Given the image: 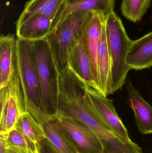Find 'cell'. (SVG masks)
I'll use <instances>...</instances> for the list:
<instances>
[{"label":"cell","mask_w":152,"mask_h":153,"mask_svg":"<svg viewBox=\"0 0 152 153\" xmlns=\"http://www.w3.org/2000/svg\"><path fill=\"white\" fill-rule=\"evenodd\" d=\"M14 128L27 136L38 146L46 138L42 125L28 111L20 116Z\"/></svg>","instance_id":"cell-18"},{"label":"cell","mask_w":152,"mask_h":153,"mask_svg":"<svg viewBox=\"0 0 152 153\" xmlns=\"http://www.w3.org/2000/svg\"><path fill=\"white\" fill-rule=\"evenodd\" d=\"M105 35L111 61V71L108 94L120 90L126 84L131 69L126 63L131 40L120 18L114 11L105 17Z\"/></svg>","instance_id":"cell-1"},{"label":"cell","mask_w":152,"mask_h":153,"mask_svg":"<svg viewBox=\"0 0 152 153\" xmlns=\"http://www.w3.org/2000/svg\"><path fill=\"white\" fill-rule=\"evenodd\" d=\"M31 42L19 39H17L16 65L26 110L37 120L46 113L43 111L39 83L31 57Z\"/></svg>","instance_id":"cell-4"},{"label":"cell","mask_w":152,"mask_h":153,"mask_svg":"<svg viewBox=\"0 0 152 153\" xmlns=\"http://www.w3.org/2000/svg\"><path fill=\"white\" fill-rule=\"evenodd\" d=\"M125 84L139 131L143 134H152V105L142 98L129 79Z\"/></svg>","instance_id":"cell-10"},{"label":"cell","mask_w":152,"mask_h":153,"mask_svg":"<svg viewBox=\"0 0 152 153\" xmlns=\"http://www.w3.org/2000/svg\"><path fill=\"white\" fill-rule=\"evenodd\" d=\"M16 26L18 39L34 41L47 37L51 31L52 21L46 15L36 14Z\"/></svg>","instance_id":"cell-11"},{"label":"cell","mask_w":152,"mask_h":153,"mask_svg":"<svg viewBox=\"0 0 152 153\" xmlns=\"http://www.w3.org/2000/svg\"><path fill=\"white\" fill-rule=\"evenodd\" d=\"M115 4V0H67L56 26L65 17L74 13L92 11L107 16L114 11Z\"/></svg>","instance_id":"cell-16"},{"label":"cell","mask_w":152,"mask_h":153,"mask_svg":"<svg viewBox=\"0 0 152 153\" xmlns=\"http://www.w3.org/2000/svg\"><path fill=\"white\" fill-rule=\"evenodd\" d=\"M87 98L92 109L114 132L126 139L131 140L126 128L115 109L113 100L88 86L87 88Z\"/></svg>","instance_id":"cell-6"},{"label":"cell","mask_w":152,"mask_h":153,"mask_svg":"<svg viewBox=\"0 0 152 153\" xmlns=\"http://www.w3.org/2000/svg\"><path fill=\"white\" fill-rule=\"evenodd\" d=\"M31 57L37 75L44 112L57 114L59 74L46 39L31 41Z\"/></svg>","instance_id":"cell-2"},{"label":"cell","mask_w":152,"mask_h":153,"mask_svg":"<svg viewBox=\"0 0 152 153\" xmlns=\"http://www.w3.org/2000/svg\"><path fill=\"white\" fill-rule=\"evenodd\" d=\"M93 12H79L69 14L57 24L45 39L59 74L68 68L70 52L81 39Z\"/></svg>","instance_id":"cell-3"},{"label":"cell","mask_w":152,"mask_h":153,"mask_svg":"<svg viewBox=\"0 0 152 153\" xmlns=\"http://www.w3.org/2000/svg\"><path fill=\"white\" fill-rule=\"evenodd\" d=\"M126 63L131 70L141 71L152 67V31L132 40Z\"/></svg>","instance_id":"cell-13"},{"label":"cell","mask_w":152,"mask_h":153,"mask_svg":"<svg viewBox=\"0 0 152 153\" xmlns=\"http://www.w3.org/2000/svg\"><path fill=\"white\" fill-rule=\"evenodd\" d=\"M97 65L99 74V92L107 97L110 76L111 61L105 35L104 23L98 45Z\"/></svg>","instance_id":"cell-17"},{"label":"cell","mask_w":152,"mask_h":153,"mask_svg":"<svg viewBox=\"0 0 152 153\" xmlns=\"http://www.w3.org/2000/svg\"><path fill=\"white\" fill-rule=\"evenodd\" d=\"M59 117L78 153H103V146L101 140L91 128L73 119Z\"/></svg>","instance_id":"cell-7"},{"label":"cell","mask_w":152,"mask_h":153,"mask_svg":"<svg viewBox=\"0 0 152 153\" xmlns=\"http://www.w3.org/2000/svg\"><path fill=\"white\" fill-rule=\"evenodd\" d=\"M66 2L67 0H30L26 3L16 25L34 14H43L52 21V31L58 23Z\"/></svg>","instance_id":"cell-12"},{"label":"cell","mask_w":152,"mask_h":153,"mask_svg":"<svg viewBox=\"0 0 152 153\" xmlns=\"http://www.w3.org/2000/svg\"><path fill=\"white\" fill-rule=\"evenodd\" d=\"M5 153H40V152H35L33 151L24 149L21 147L9 146L7 147Z\"/></svg>","instance_id":"cell-22"},{"label":"cell","mask_w":152,"mask_h":153,"mask_svg":"<svg viewBox=\"0 0 152 153\" xmlns=\"http://www.w3.org/2000/svg\"></svg>","instance_id":"cell-24"},{"label":"cell","mask_w":152,"mask_h":153,"mask_svg":"<svg viewBox=\"0 0 152 153\" xmlns=\"http://www.w3.org/2000/svg\"><path fill=\"white\" fill-rule=\"evenodd\" d=\"M152 0H122V15L132 22L139 21L151 6Z\"/></svg>","instance_id":"cell-19"},{"label":"cell","mask_w":152,"mask_h":153,"mask_svg":"<svg viewBox=\"0 0 152 153\" xmlns=\"http://www.w3.org/2000/svg\"><path fill=\"white\" fill-rule=\"evenodd\" d=\"M46 138L62 153H78L66 128L57 115H46L38 121Z\"/></svg>","instance_id":"cell-9"},{"label":"cell","mask_w":152,"mask_h":153,"mask_svg":"<svg viewBox=\"0 0 152 153\" xmlns=\"http://www.w3.org/2000/svg\"><path fill=\"white\" fill-rule=\"evenodd\" d=\"M8 134H0V153H5L7 148Z\"/></svg>","instance_id":"cell-23"},{"label":"cell","mask_w":152,"mask_h":153,"mask_svg":"<svg viewBox=\"0 0 152 153\" xmlns=\"http://www.w3.org/2000/svg\"><path fill=\"white\" fill-rule=\"evenodd\" d=\"M39 150L40 153H62L47 138L39 145Z\"/></svg>","instance_id":"cell-21"},{"label":"cell","mask_w":152,"mask_h":153,"mask_svg":"<svg viewBox=\"0 0 152 153\" xmlns=\"http://www.w3.org/2000/svg\"><path fill=\"white\" fill-rule=\"evenodd\" d=\"M16 41L12 34L0 37V88L7 85L15 71Z\"/></svg>","instance_id":"cell-14"},{"label":"cell","mask_w":152,"mask_h":153,"mask_svg":"<svg viewBox=\"0 0 152 153\" xmlns=\"http://www.w3.org/2000/svg\"><path fill=\"white\" fill-rule=\"evenodd\" d=\"M68 67L87 86L97 91L91 62L81 38L70 52L69 56Z\"/></svg>","instance_id":"cell-15"},{"label":"cell","mask_w":152,"mask_h":153,"mask_svg":"<svg viewBox=\"0 0 152 153\" xmlns=\"http://www.w3.org/2000/svg\"><path fill=\"white\" fill-rule=\"evenodd\" d=\"M106 16L93 12L81 37L83 45L92 65L95 82L99 91V74L97 65L98 45Z\"/></svg>","instance_id":"cell-8"},{"label":"cell","mask_w":152,"mask_h":153,"mask_svg":"<svg viewBox=\"0 0 152 153\" xmlns=\"http://www.w3.org/2000/svg\"><path fill=\"white\" fill-rule=\"evenodd\" d=\"M16 146L39 152V146L23 133L14 128L8 134L7 147Z\"/></svg>","instance_id":"cell-20"},{"label":"cell","mask_w":152,"mask_h":153,"mask_svg":"<svg viewBox=\"0 0 152 153\" xmlns=\"http://www.w3.org/2000/svg\"><path fill=\"white\" fill-rule=\"evenodd\" d=\"M0 134H8L14 129L20 116L27 111L17 65L10 82L0 88Z\"/></svg>","instance_id":"cell-5"}]
</instances>
